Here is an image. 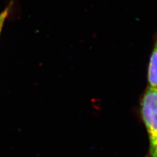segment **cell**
<instances>
[{
	"mask_svg": "<svg viewBox=\"0 0 157 157\" xmlns=\"http://www.w3.org/2000/svg\"><path fill=\"white\" fill-rule=\"evenodd\" d=\"M141 114L149 141V157H157V88L148 86L141 101Z\"/></svg>",
	"mask_w": 157,
	"mask_h": 157,
	"instance_id": "6da1fadb",
	"label": "cell"
},
{
	"mask_svg": "<svg viewBox=\"0 0 157 157\" xmlns=\"http://www.w3.org/2000/svg\"><path fill=\"white\" fill-rule=\"evenodd\" d=\"M10 13V6L6 7L2 12L0 13V35L2 32L3 26Z\"/></svg>",
	"mask_w": 157,
	"mask_h": 157,
	"instance_id": "3957f363",
	"label": "cell"
},
{
	"mask_svg": "<svg viewBox=\"0 0 157 157\" xmlns=\"http://www.w3.org/2000/svg\"><path fill=\"white\" fill-rule=\"evenodd\" d=\"M147 81L149 87L157 88V33L155 36L153 50L147 69Z\"/></svg>",
	"mask_w": 157,
	"mask_h": 157,
	"instance_id": "7a4b0ae2",
	"label": "cell"
}]
</instances>
